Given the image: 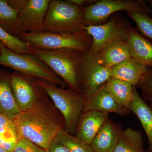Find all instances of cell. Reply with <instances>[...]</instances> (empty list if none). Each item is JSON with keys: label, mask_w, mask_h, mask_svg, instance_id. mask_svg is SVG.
<instances>
[{"label": "cell", "mask_w": 152, "mask_h": 152, "mask_svg": "<svg viewBox=\"0 0 152 152\" xmlns=\"http://www.w3.org/2000/svg\"><path fill=\"white\" fill-rule=\"evenodd\" d=\"M148 67L131 58L111 69V77L131 84L136 87L145 75Z\"/></svg>", "instance_id": "obj_16"}, {"label": "cell", "mask_w": 152, "mask_h": 152, "mask_svg": "<svg viewBox=\"0 0 152 152\" xmlns=\"http://www.w3.org/2000/svg\"><path fill=\"white\" fill-rule=\"evenodd\" d=\"M16 142L7 141L0 136V148L8 151L13 152Z\"/></svg>", "instance_id": "obj_30"}, {"label": "cell", "mask_w": 152, "mask_h": 152, "mask_svg": "<svg viewBox=\"0 0 152 152\" xmlns=\"http://www.w3.org/2000/svg\"><path fill=\"white\" fill-rule=\"evenodd\" d=\"M122 130L121 124L108 118L90 145L94 152H113Z\"/></svg>", "instance_id": "obj_13"}, {"label": "cell", "mask_w": 152, "mask_h": 152, "mask_svg": "<svg viewBox=\"0 0 152 152\" xmlns=\"http://www.w3.org/2000/svg\"><path fill=\"white\" fill-rule=\"evenodd\" d=\"M46 151L47 152H71L64 145L55 138L50 143Z\"/></svg>", "instance_id": "obj_29"}, {"label": "cell", "mask_w": 152, "mask_h": 152, "mask_svg": "<svg viewBox=\"0 0 152 152\" xmlns=\"http://www.w3.org/2000/svg\"><path fill=\"white\" fill-rule=\"evenodd\" d=\"M0 136L8 142H16L18 140L13 120L1 113H0Z\"/></svg>", "instance_id": "obj_26"}, {"label": "cell", "mask_w": 152, "mask_h": 152, "mask_svg": "<svg viewBox=\"0 0 152 152\" xmlns=\"http://www.w3.org/2000/svg\"><path fill=\"white\" fill-rule=\"evenodd\" d=\"M0 26L15 37L23 33L18 12L9 5L7 0H0Z\"/></svg>", "instance_id": "obj_22"}, {"label": "cell", "mask_w": 152, "mask_h": 152, "mask_svg": "<svg viewBox=\"0 0 152 152\" xmlns=\"http://www.w3.org/2000/svg\"><path fill=\"white\" fill-rule=\"evenodd\" d=\"M146 2L152 8V0H148V1H146Z\"/></svg>", "instance_id": "obj_32"}, {"label": "cell", "mask_w": 152, "mask_h": 152, "mask_svg": "<svg viewBox=\"0 0 152 152\" xmlns=\"http://www.w3.org/2000/svg\"><path fill=\"white\" fill-rule=\"evenodd\" d=\"M111 69L100 64L97 56L85 53L80 81V93L85 101L111 77Z\"/></svg>", "instance_id": "obj_9"}, {"label": "cell", "mask_w": 152, "mask_h": 152, "mask_svg": "<svg viewBox=\"0 0 152 152\" xmlns=\"http://www.w3.org/2000/svg\"><path fill=\"white\" fill-rule=\"evenodd\" d=\"M128 16L131 18L137 25L138 30L144 37L152 39V18L145 15L134 12H127Z\"/></svg>", "instance_id": "obj_25"}, {"label": "cell", "mask_w": 152, "mask_h": 152, "mask_svg": "<svg viewBox=\"0 0 152 152\" xmlns=\"http://www.w3.org/2000/svg\"><path fill=\"white\" fill-rule=\"evenodd\" d=\"M55 138L64 145L71 152H94L91 145L85 143L63 129L58 132Z\"/></svg>", "instance_id": "obj_23"}, {"label": "cell", "mask_w": 152, "mask_h": 152, "mask_svg": "<svg viewBox=\"0 0 152 152\" xmlns=\"http://www.w3.org/2000/svg\"><path fill=\"white\" fill-rule=\"evenodd\" d=\"M0 152H10L8 151H6V150L3 149L1 148H0Z\"/></svg>", "instance_id": "obj_33"}, {"label": "cell", "mask_w": 152, "mask_h": 152, "mask_svg": "<svg viewBox=\"0 0 152 152\" xmlns=\"http://www.w3.org/2000/svg\"><path fill=\"white\" fill-rule=\"evenodd\" d=\"M35 80L62 115L65 122L64 130L75 136L77 124L83 110V96L81 93L69 89L59 88L45 80L37 78Z\"/></svg>", "instance_id": "obj_4"}, {"label": "cell", "mask_w": 152, "mask_h": 152, "mask_svg": "<svg viewBox=\"0 0 152 152\" xmlns=\"http://www.w3.org/2000/svg\"><path fill=\"white\" fill-rule=\"evenodd\" d=\"M132 58L126 40L115 41L104 48L97 56L98 62L111 68Z\"/></svg>", "instance_id": "obj_17"}, {"label": "cell", "mask_w": 152, "mask_h": 152, "mask_svg": "<svg viewBox=\"0 0 152 152\" xmlns=\"http://www.w3.org/2000/svg\"><path fill=\"white\" fill-rule=\"evenodd\" d=\"M3 45L2 44L0 43V54H1V51L2 46Z\"/></svg>", "instance_id": "obj_34"}, {"label": "cell", "mask_w": 152, "mask_h": 152, "mask_svg": "<svg viewBox=\"0 0 152 152\" xmlns=\"http://www.w3.org/2000/svg\"><path fill=\"white\" fill-rule=\"evenodd\" d=\"M143 99L152 108V68L148 67L142 80L138 85Z\"/></svg>", "instance_id": "obj_27"}, {"label": "cell", "mask_w": 152, "mask_h": 152, "mask_svg": "<svg viewBox=\"0 0 152 152\" xmlns=\"http://www.w3.org/2000/svg\"><path fill=\"white\" fill-rule=\"evenodd\" d=\"M96 111L110 113H115L121 115L129 113L122 110L105 86L103 85L91 97L85 101L83 113Z\"/></svg>", "instance_id": "obj_15"}, {"label": "cell", "mask_w": 152, "mask_h": 152, "mask_svg": "<svg viewBox=\"0 0 152 152\" xmlns=\"http://www.w3.org/2000/svg\"><path fill=\"white\" fill-rule=\"evenodd\" d=\"M0 43L12 51L18 54H29L28 44L23 42L18 38L8 34L0 26Z\"/></svg>", "instance_id": "obj_24"}, {"label": "cell", "mask_w": 152, "mask_h": 152, "mask_svg": "<svg viewBox=\"0 0 152 152\" xmlns=\"http://www.w3.org/2000/svg\"><path fill=\"white\" fill-rule=\"evenodd\" d=\"M151 15H152V10L151 11Z\"/></svg>", "instance_id": "obj_35"}, {"label": "cell", "mask_w": 152, "mask_h": 152, "mask_svg": "<svg viewBox=\"0 0 152 152\" xmlns=\"http://www.w3.org/2000/svg\"><path fill=\"white\" fill-rule=\"evenodd\" d=\"M105 85L120 107L130 113V107L134 99V88L135 86L111 77Z\"/></svg>", "instance_id": "obj_20"}, {"label": "cell", "mask_w": 152, "mask_h": 152, "mask_svg": "<svg viewBox=\"0 0 152 152\" xmlns=\"http://www.w3.org/2000/svg\"><path fill=\"white\" fill-rule=\"evenodd\" d=\"M136 86L130 110L137 117L146 134L148 147L146 152H152V108L140 96Z\"/></svg>", "instance_id": "obj_19"}, {"label": "cell", "mask_w": 152, "mask_h": 152, "mask_svg": "<svg viewBox=\"0 0 152 152\" xmlns=\"http://www.w3.org/2000/svg\"><path fill=\"white\" fill-rule=\"evenodd\" d=\"M21 112L14 99L11 73L0 69V113L13 119Z\"/></svg>", "instance_id": "obj_18"}, {"label": "cell", "mask_w": 152, "mask_h": 152, "mask_svg": "<svg viewBox=\"0 0 152 152\" xmlns=\"http://www.w3.org/2000/svg\"><path fill=\"white\" fill-rule=\"evenodd\" d=\"M152 10L145 1L142 0H98L85 8L84 22L85 26L101 25L120 11H134L149 15Z\"/></svg>", "instance_id": "obj_8"}, {"label": "cell", "mask_w": 152, "mask_h": 152, "mask_svg": "<svg viewBox=\"0 0 152 152\" xmlns=\"http://www.w3.org/2000/svg\"><path fill=\"white\" fill-rule=\"evenodd\" d=\"M126 17L120 13L113 15L104 23L85 26L84 30L92 38L91 48L86 53L97 56L109 44L118 40L126 39L131 27Z\"/></svg>", "instance_id": "obj_7"}, {"label": "cell", "mask_w": 152, "mask_h": 152, "mask_svg": "<svg viewBox=\"0 0 152 152\" xmlns=\"http://www.w3.org/2000/svg\"><path fill=\"white\" fill-rule=\"evenodd\" d=\"M50 0H27L19 12V20L23 33L45 31V20Z\"/></svg>", "instance_id": "obj_11"}, {"label": "cell", "mask_w": 152, "mask_h": 152, "mask_svg": "<svg viewBox=\"0 0 152 152\" xmlns=\"http://www.w3.org/2000/svg\"><path fill=\"white\" fill-rule=\"evenodd\" d=\"M144 146L141 132L135 129L127 128L122 131L113 152H146Z\"/></svg>", "instance_id": "obj_21"}, {"label": "cell", "mask_w": 152, "mask_h": 152, "mask_svg": "<svg viewBox=\"0 0 152 152\" xmlns=\"http://www.w3.org/2000/svg\"><path fill=\"white\" fill-rule=\"evenodd\" d=\"M70 1L80 7L86 8L97 1L98 0H69Z\"/></svg>", "instance_id": "obj_31"}, {"label": "cell", "mask_w": 152, "mask_h": 152, "mask_svg": "<svg viewBox=\"0 0 152 152\" xmlns=\"http://www.w3.org/2000/svg\"><path fill=\"white\" fill-rule=\"evenodd\" d=\"M108 113L90 111L82 113L77 124L75 136L85 143L91 145L104 123Z\"/></svg>", "instance_id": "obj_12"}, {"label": "cell", "mask_w": 152, "mask_h": 152, "mask_svg": "<svg viewBox=\"0 0 152 152\" xmlns=\"http://www.w3.org/2000/svg\"><path fill=\"white\" fill-rule=\"evenodd\" d=\"M11 83L14 99L21 112L32 107L44 91L35 78L18 72L11 73Z\"/></svg>", "instance_id": "obj_10"}, {"label": "cell", "mask_w": 152, "mask_h": 152, "mask_svg": "<svg viewBox=\"0 0 152 152\" xmlns=\"http://www.w3.org/2000/svg\"><path fill=\"white\" fill-rule=\"evenodd\" d=\"M13 120L18 140L26 138L45 150L58 132L65 127L62 115L44 90L32 107Z\"/></svg>", "instance_id": "obj_1"}, {"label": "cell", "mask_w": 152, "mask_h": 152, "mask_svg": "<svg viewBox=\"0 0 152 152\" xmlns=\"http://www.w3.org/2000/svg\"><path fill=\"white\" fill-rule=\"evenodd\" d=\"M12 152H47L28 139L22 138L17 140Z\"/></svg>", "instance_id": "obj_28"}, {"label": "cell", "mask_w": 152, "mask_h": 152, "mask_svg": "<svg viewBox=\"0 0 152 152\" xmlns=\"http://www.w3.org/2000/svg\"><path fill=\"white\" fill-rule=\"evenodd\" d=\"M18 38L29 47L42 50L72 49L86 53L89 50L92 38L85 30L73 33L45 31L23 33Z\"/></svg>", "instance_id": "obj_3"}, {"label": "cell", "mask_w": 152, "mask_h": 152, "mask_svg": "<svg viewBox=\"0 0 152 152\" xmlns=\"http://www.w3.org/2000/svg\"><path fill=\"white\" fill-rule=\"evenodd\" d=\"M0 65L10 68L16 72L45 80L64 88L66 83L51 69L38 58L30 54H21L2 46Z\"/></svg>", "instance_id": "obj_6"}, {"label": "cell", "mask_w": 152, "mask_h": 152, "mask_svg": "<svg viewBox=\"0 0 152 152\" xmlns=\"http://www.w3.org/2000/svg\"><path fill=\"white\" fill-rule=\"evenodd\" d=\"M28 51L50 68L69 89L81 93L80 76L85 53L72 49L42 50L30 47Z\"/></svg>", "instance_id": "obj_2"}, {"label": "cell", "mask_w": 152, "mask_h": 152, "mask_svg": "<svg viewBox=\"0 0 152 152\" xmlns=\"http://www.w3.org/2000/svg\"><path fill=\"white\" fill-rule=\"evenodd\" d=\"M85 9L69 0H50L45 20V31L73 33L84 30Z\"/></svg>", "instance_id": "obj_5"}, {"label": "cell", "mask_w": 152, "mask_h": 152, "mask_svg": "<svg viewBox=\"0 0 152 152\" xmlns=\"http://www.w3.org/2000/svg\"><path fill=\"white\" fill-rule=\"evenodd\" d=\"M131 57L152 68V43L135 28L131 27L126 39Z\"/></svg>", "instance_id": "obj_14"}]
</instances>
